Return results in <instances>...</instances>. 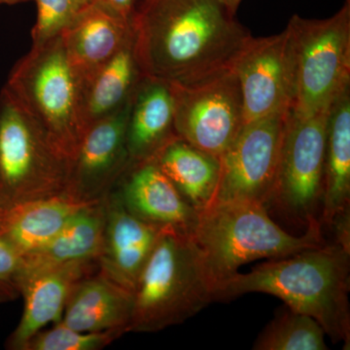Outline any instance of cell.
<instances>
[{
  "label": "cell",
  "instance_id": "1",
  "mask_svg": "<svg viewBox=\"0 0 350 350\" xmlns=\"http://www.w3.org/2000/svg\"><path fill=\"white\" fill-rule=\"evenodd\" d=\"M131 29L142 75L177 85L231 70L252 38L222 0H142Z\"/></svg>",
  "mask_w": 350,
  "mask_h": 350
},
{
  "label": "cell",
  "instance_id": "2",
  "mask_svg": "<svg viewBox=\"0 0 350 350\" xmlns=\"http://www.w3.org/2000/svg\"><path fill=\"white\" fill-rule=\"evenodd\" d=\"M350 252L338 244L310 248L262 262L221 282L215 301L247 293L278 297L295 312L317 320L334 342L350 347Z\"/></svg>",
  "mask_w": 350,
  "mask_h": 350
},
{
  "label": "cell",
  "instance_id": "3",
  "mask_svg": "<svg viewBox=\"0 0 350 350\" xmlns=\"http://www.w3.org/2000/svg\"><path fill=\"white\" fill-rule=\"evenodd\" d=\"M321 227L317 219L306 226L305 234L293 236L269 217L265 204L227 200L213 202L199 213L192 239L217 290L244 264L280 259L323 245Z\"/></svg>",
  "mask_w": 350,
  "mask_h": 350
},
{
  "label": "cell",
  "instance_id": "4",
  "mask_svg": "<svg viewBox=\"0 0 350 350\" xmlns=\"http://www.w3.org/2000/svg\"><path fill=\"white\" fill-rule=\"evenodd\" d=\"M214 284L192 237L162 231L133 289L128 332L162 331L215 301Z\"/></svg>",
  "mask_w": 350,
  "mask_h": 350
},
{
  "label": "cell",
  "instance_id": "5",
  "mask_svg": "<svg viewBox=\"0 0 350 350\" xmlns=\"http://www.w3.org/2000/svg\"><path fill=\"white\" fill-rule=\"evenodd\" d=\"M4 88L70 163L87 128L81 83L61 36L32 46Z\"/></svg>",
  "mask_w": 350,
  "mask_h": 350
},
{
  "label": "cell",
  "instance_id": "6",
  "mask_svg": "<svg viewBox=\"0 0 350 350\" xmlns=\"http://www.w3.org/2000/svg\"><path fill=\"white\" fill-rule=\"evenodd\" d=\"M293 59L292 114L301 118L330 108L350 85V0L324 20L294 15L287 25Z\"/></svg>",
  "mask_w": 350,
  "mask_h": 350
},
{
  "label": "cell",
  "instance_id": "7",
  "mask_svg": "<svg viewBox=\"0 0 350 350\" xmlns=\"http://www.w3.org/2000/svg\"><path fill=\"white\" fill-rule=\"evenodd\" d=\"M69 163L3 88L0 94V207L66 193Z\"/></svg>",
  "mask_w": 350,
  "mask_h": 350
},
{
  "label": "cell",
  "instance_id": "8",
  "mask_svg": "<svg viewBox=\"0 0 350 350\" xmlns=\"http://www.w3.org/2000/svg\"><path fill=\"white\" fill-rule=\"evenodd\" d=\"M329 109L301 118L290 110L280 169L269 204L308 226L317 220L323 195Z\"/></svg>",
  "mask_w": 350,
  "mask_h": 350
},
{
  "label": "cell",
  "instance_id": "9",
  "mask_svg": "<svg viewBox=\"0 0 350 350\" xmlns=\"http://www.w3.org/2000/svg\"><path fill=\"white\" fill-rule=\"evenodd\" d=\"M170 88L177 137L221 158L244 126L243 98L234 70Z\"/></svg>",
  "mask_w": 350,
  "mask_h": 350
},
{
  "label": "cell",
  "instance_id": "10",
  "mask_svg": "<svg viewBox=\"0 0 350 350\" xmlns=\"http://www.w3.org/2000/svg\"><path fill=\"white\" fill-rule=\"evenodd\" d=\"M290 109L246 124L221 156L214 202L248 200L268 207L275 189Z\"/></svg>",
  "mask_w": 350,
  "mask_h": 350
},
{
  "label": "cell",
  "instance_id": "11",
  "mask_svg": "<svg viewBox=\"0 0 350 350\" xmlns=\"http://www.w3.org/2000/svg\"><path fill=\"white\" fill-rule=\"evenodd\" d=\"M243 98L244 125L290 109L293 59L287 29L269 38H252L232 66Z\"/></svg>",
  "mask_w": 350,
  "mask_h": 350
},
{
  "label": "cell",
  "instance_id": "12",
  "mask_svg": "<svg viewBox=\"0 0 350 350\" xmlns=\"http://www.w3.org/2000/svg\"><path fill=\"white\" fill-rule=\"evenodd\" d=\"M130 105L131 101L118 112L88 126L69 163L66 193L73 199L101 202L128 169L126 122Z\"/></svg>",
  "mask_w": 350,
  "mask_h": 350
},
{
  "label": "cell",
  "instance_id": "13",
  "mask_svg": "<svg viewBox=\"0 0 350 350\" xmlns=\"http://www.w3.org/2000/svg\"><path fill=\"white\" fill-rule=\"evenodd\" d=\"M117 183V194L135 217L162 231L193 236L199 211L183 199L153 159L131 163Z\"/></svg>",
  "mask_w": 350,
  "mask_h": 350
},
{
  "label": "cell",
  "instance_id": "14",
  "mask_svg": "<svg viewBox=\"0 0 350 350\" xmlns=\"http://www.w3.org/2000/svg\"><path fill=\"white\" fill-rule=\"evenodd\" d=\"M105 225L98 271L133 292L162 230L133 215L117 193L105 197Z\"/></svg>",
  "mask_w": 350,
  "mask_h": 350
},
{
  "label": "cell",
  "instance_id": "15",
  "mask_svg": "<svg viewBox=\"0 0 350 350\" xmlns=\"http://www.w3.org/2000/svg\"><path fill=\"white\" fill-rule=\"evenodd\" d=\"M98 271V262H77L23 276L20 295L25 306L19 325L7 340L8 349L24 350L43 327L63 320L64 306L76 283Z\"/></svg>",
  "mask_w": 350,
  "mask_h": 350
},
{
  "label": "cell",
  "instance_id": "16",
  "mask_svg": "<svg viewBox=\"0 0 350 350\" xmlns=\"http://www.w3.org/2000/svg\"><path fill=\"white\" fill-rule=\"evenodd\" d=\"M133 36L125 20L105 7L87 3L62 32L64 49L82 85Z\"/></svg>",
  "mask_w": 350,
  "mask_h": 350
},
{
  "label": "cell",
  "instance_id": "17",
  "mask_svg": "<svg viewBox=\"0 0 350 350\" xmlns=\"http://www.w3.org/2000/svg\"><path fill=\"white\" fill-rule=\"evenodd\" d=\"M175 137L170 83L144 75L131 98L126 122L130 165L151 160Z\"/></svg>",
  "mask_w": 350,
  "mask_h": 350
},
{
  "label": "cell",
  "instance_id": "18",
  "mask_svg": "<svg viewBox=\"0 0 350 350\" xmlns=\"http://www.w3.org/2000/svg\"><path fill=\"white\" fill-rule=\"evenodd\" d=\"M93 204L63 193L1 209L0 241L25 256L49 243L78 211Z\"/></svg>",
  "mask_w": 350,
  "mask_h": 350
},
{
  "label": "cell",
  "instance_id": "19",
  "mask_svg": "<svg viewBox=\"0 0 350 350\" xmlns=\"http://www.w3.org/2000/svg\"><path fill=\"white\" fill-rule=\"evenodd\" d=\"M133 306V292L96 271L71 290L62 323L79 332L126 333Z\"/></svg>",
  "mask_w": 350,
  "mask_h": 350
},
{
  "label": "cell",
  "instance_id": "20",
  "mask_svg": "<svg viewBox=\"0 0 350 350\" xmlns=\"http://www.w3.org/2000/svg\"><path fill=\"white\" fill-rule=\"evenodd\" d=\"M105 199L78 211L49 243L23 256L19 282L23 276L70 262H98L105 234Z\"/></svg>",
  "mask_w": 350,
  "mask_h": 350
},
{
  "label": "cell",
  "instance_id": "21",
  "mask_svg": "<svg viewBox=\"0 0 350 350\" xmlns=\"http://www.w3.org/2000/svg\"><path fill=\"white\" fill-rule=\"evenodd\" d=\"M320 223L331 227L350 211V89L329 108Z\"/></svg>",
  "mask_w": 350,
  "mask_h": 350
},
{
  "label": "cell",
  "instance_id": "22",
  "mask_svg": "<svg viewBox=\"0 0 350 350\" xmlns=\"http://www.w3.org/2000/svg\"><path fill=\"white\" fill-rule=\"evenodd\" d=\"M142 77L133 34L123 47L82 85L83 117L86 128L125 107Z\"/></svg>",
  "mask_w": 350,
  "mask_h": 350
},
{
  "label": "cell",
  "instance_id": "23",
  "mask_svg": "<svg viewBox=\"0 0 350 350\" xmlns=\"http://www.w3.org/2000/svg\"><path fill=\"white\" fill-rule=\"evenodd\" d=\"M153 160L196 211L200 213L213 204L220 180V158L175 137Z\"/></svg>",
  "mask_w": 350,
  "mask_h": 350
},
{
  "label": "cell",
  "instance_id": "24",
  "mask_svg": "<svg viewBox=\"0 0 350 350\" xmlns=\"http://www.w3.org/2000/svg\"><path fill=\"white\" fill-rule=\"evenodd\" d=\"M325 335L317 320L287 306L262 331L253 349L326 350Z\"/></svg>",
  "mask_w": 350,
  "mask_h": 350
},
{
  "label": "cell",
  "instance_id": "25",
  "mask_svg": "<svg viewBox=\"0 0 350 350\" xmlns=\"http://www.w3.org/2000/svg\"><path fill=\"white\" fill-rule=\"evenodd\" d=\"M123 332H79L59 322L50 330L38 332L25 345L24 350H98L111 344Z\"/></svg>",
  "mask_w": 350,
  "mask_h": 350
},
{
  "label": "cell",
  "instance_id": "26",
  "mask_svg": "<svg viewBox=\"0 0 350 350\" xmlns=\"http://www.w3.org/2000/svg\"><path fill=\"white\" fill-rule=\"evenodd\" d=\"M38 19L32 29L33 45L61 36L62 32L86 5L87 0H34Z\"/></svg>",
  "mask_w": 350,
  "mask_h": 350
},
{
  "label": "cell",
  "instance_id": "27",
  "mask_svg": "<svg viewBox=\"0 0 350 350\" xmlns=\"http://www.w3.org/2000/svg\"><path fill=\"white\" fill-rule=\"evenodd\" d=\"M22 265V257L0 241V301L13 300L20 295Z\"/></svg>",
  "mask_w": 350,
  "mask_h": 350
},
{
  "label": "cell",
  "instance_id": "28",
  "mask_svg": "<svg viewBox=\"0 0 350 350\" xmlns=\"http://www.w3.org/2000/svg\"><path fill=\"white\" fill-rule=\"evenodd\" d=\"M87 3H96L105 7L125 20L131 27L138 0H87Z\"/></svg>",
  "mask_w": 350,
  "mask_h": 350
},
{
  "label": "cell",
  "instance_id": "29",
  "mask_svg": "<svg viewBox=\"0 0 350 350\" xmlns=\"http://www.w3.org/2000/svg\"><path fill=\"white\" fill-rule=\"evenodd\" d=\"M331 227L335 229L336 243L350 252V211L338 216Z\"/></svg>",
  "mask_w": 350,
  "mask_h": 350
},
{
  "label": "cell",
  "instance_id": "30",
  "mask_svg": "<svg viewBox=\"0 0 350 350\" xmlns=\"http://www.w3.org/2000/svg\"><path fill=\"white\" fill-rule=\"evenodd\" d=\"M222 2L232 14H236L241 0H222Z\"/></svg>",
  "mask_w": 350,
  "mask_h": 350
},
{
  "label": "cell",
  "instance_id": "31",
  "mask_svg": "<svg viewBox=\"0 0 350 350\" xmlns=\"http://www.w3.org/2000/svg\"><path fill=\"white\" fill-rule=\"evenodd\" d=\"M25 1H29V0H0V5H2V4H8V5H11V4H17Z\"/></svg>",
  "mask_w": 350,
  "mask_h": 350
},
{
  "label": "cell",
  "instance_id": "32",
  "mask_svg": "<svg viewBox=\"0 0 350 350\" xmlns=\"http://www.w3.org/2000/svg\"><path fill=\"white\" fill-rule=\"evenodd\" d=\"M0 217H1V207H0Z\"/></svg>",
  "mask_w": 350,
  "mask_h": 350
},
{
  "label": "cell",
  "instance_id": "33",
  "mask_svg": "<svg viewBox=\"0 0 350 350\" xmlns=\"http://www.w3.org/2000/svg\"><path fill=\"white\" fill-rule=\"evenodd\" d=\"M142 0H138L137 6H138V4H139V3H140V2H142Z\"/></svg>",
  "mask_w": 350,
  "mask_h": 350
}]
</instances>
